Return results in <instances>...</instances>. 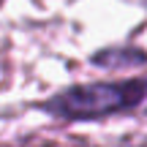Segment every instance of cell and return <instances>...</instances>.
Listing matches in <instances>:
<instances>
[{
  "label": "cell",
  "instance_id": "1",
  "mask_svg": "<svg viewBox=\"0 0 147 147\" xmlns=\"http://www.w3.org/2000/svg\"><path fill=\"white\" fill-rule=\"evenodd\" d=\"M44 115L63 123H95L147 109V76L98 79L63 87L38 104Z\"/></svg>",
  "mask_w": 147,
  "mask_h": 147
},
{
  "label": "cell",
  "instance_id": "3",
  "mask_svg": "<svg viewBox=\"0 0 147 147\" xmlns=\"http://www.w3.org/2000/svg\"><path fill=\"white\" fill-rule=\"evenodd\" d=\"M144 115H147V109H144Z\"/></svg>",
  "mask_w": 147,
  "mask_h": 147
},
{
  "label": "cell",
  "instance_id": "2",
  "mask_svg": "<svg viewBox=\"0 0 147 147\" xmlns=\"http://www.w3.org/2000/svg\"><path fill=\"white\" fill-rule=\"evenodd\" d=\"M90 63L104 71H134L147 65V52L139 47H104L90 55Z\"/></svg>",
  "mask_w": 147,
  "mask_h": 147
}]
</instances>
